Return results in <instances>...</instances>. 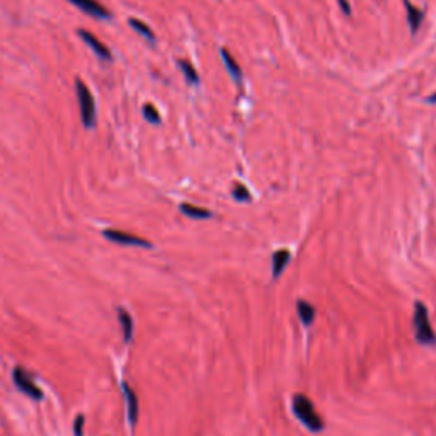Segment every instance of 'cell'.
Listing matches in <instances>:
<instances>
[{
  "mask_svg": "<svg viewBox=\"0 0 436 436\" xmlns=\"http://www.w3.org/2000/svg\"><path fill=\"white\" fill-rule=\"evenodd\" d=\"M179 67H181V70H183L184 77H186V80L189 82V84H198V82H200L196 68H194L193 65L188 62V60H179Z\"/></svg>",
  "mask_w": 436,
  "mask_h": 436,
  "instance_id": "obj_14",
  "label": "cell"
},
{
  "mask_svg": "<svg viewBox=\"0 0 436 436\" xmlns=\"http://www.w3.org/2000/svg\"><path fill=\"white\" fill-rule=\"evenodd\" d=\"M297 312H299L300 321L305 324V326H310V324L314 322L315 317V309L312 305L309 304V302L305 300H299V304H297Z\"/></svg>",
  "mask_w": 436,
  "mask_h": 436,
  "instance_id": "obj_11",
  "label": "cell"
},
{
  "mask_svg": "<svg viewBox=\"0 0 436 436\" xmlns=\"http://www.w3.org/2000/svg\"><path fill=\"white\" fill-rule=\"evenodd\" d=\"M292 405H293V413H295V416L299 418V420L304 422V426H307L310 431L317 433V431L324 430V420L319 416L317 411H315L312 400H310L307 395H304V394L293 395Z\"/></svg>",
  "mask_w": 436,
  "mask_h": 436,
  "instance_id": "obj_1",
  "label": "cell"
},
{
  "mask_svg": "<svg viewBox=\"0 0 436 436\" xmlns=\"http://www.w3.org/2000/svg\"><path fill=\"white\" fill-rule=\"evenodd\" d=\"M222 58H223V62H225V67H227V70L230 72V75L234 77L235 80H240V77H243V70H240L239 63L235 62L234 57L230 55V51H228L227 48H222Z\"/></svg>",
  "mask_w": 436,
  "mask_h": 436,
  "instance_id": "obj_12",
  "label": "cell"
},
{
  "mask_svg": "<svg viewBox=\"0 0 436 436\" xmlns=\"http://www.w3.org/2000/svg\"><path fill=\"white\" fill-rule=\"evenodd\" d=\"M338 2H339L341 9H343L344 14H349V12H351V9H349V2H346V0H338Z\"/></svg>",
  "mask_w": 436,
  "mask_h": 436,
  "instance_id": "obj_20",
  "label": "cell"
},
{
  "mask_svg": "<svg viewBox=\"0 0 436 436\" xmlns=\"http://www.w3.org/2000/svg\"><path fill=\"white\" fill-rule=\"evenodd\" d=\"M428 101H430V102H435V105H436V94H435V96H431V97L428 99Z\"/></svg>",
  "mask_w": 436,
  "mask_h": 436,
  "instance_id": "obj_21",
  "label": "cell"
},
{
  "mask_svg": "<svg viewBox=\"0 0 436 436\" xmlns=\"http://www.w3.org/2000/svg\"><path fill=\"white\" fill-rule=\"evenodd\" d=\"M144 115H145L147 122H150V123H159V122H161V116H159V111L155 110V106H152V105H145L144 106Z\"/></svg>",
  "mask_w": 436,
  "mask_h": 436,
  "instance_id": "obj_18",
  "label": "cell"
},
{
  "mask_svg": "<svg viewBox=\"0 0 436 436\" xmlns=\"http://www.w3.org/2000/svg\"><path fill=\"white\" fill-rule=\"evenodd\" d=\"M404 6H405V12H408V23L409 28H411V33L416 34L418 29H420L421 21H422V11H420L416 6H413L409 0H404Z\"/></svg>",
  "mask_w": 436,
  "mask_h": 436,
  "instance_id": "obj_9",
  "label": "cell"
},
{
  "mask_svg": "<svg viewBox=\"0 0 436 436\" xmlns=\"http://www.w3.org/2000/svg\"><path fill=\"white\" fill-rule=\"evenodd\" d=\"M77 97H79L82 123L85 128H92L96 124V102L87 85L80 79H77Z\"/></svg>",
  "mask_w": 436,
  "mask_h": 436,
  "instance_id": "obj_3",
  "label": "cell"
},
{
  "mask_svg": "<svg viewBox=\"0 0 436 436\" xmlns=\"http://www.w3.org/2000/svg\"><path fill=\"white\" fill-rule=\"evenodd\" d=\"M14 382H16V386L24 392V394L33 397V399H43V392L36 386H34L33 380L29 378L21 368H17L14 372Z\"/></svg>",
  "mask_w": 436,
  "mask_h": 436,
  "instance_id": "obj_5",
  "label": "cell"
},
{
  "mask_svg": "<svg viewBox=\"0 0 436 436\" xmlns=\"http://www.w3.org/2000/svg\"><path fill=\"white\" fill-rule=\"evenodd\" d=\"M70 2L75 4L80 11L87 12V14L94 17H101V19H107V17H110V12H107L101 4L96 2V0H70Z\"/></svg>",
  "mask_w": 436,
  "mask_h": 436,
  "instance_id": "obj_6",
  "label": "cell"
},
{
  "mask_svg": "<svg viewBox=\"0 0 436 436\" xmlns=\"http://www.w3.org/2000/svg\"><path fill=\"white\" fill-rule=\"evenodd\" d=\"M292 254L288 249H280L273 254V278H280V275L283 273L285 266L290 261Z\"/></svg>",
  "mask_w": 436,
  "mask_h": 436,
  "instance_id": "obj_10",
  "label": "cell"
},
{
  "mask_svg": "<svg viewBox=\"0 0 436 436\" xmlns=\"http://www.w3.org/2000/svg\"><path fill=\"white\" fill-rule=\"evenodd\" d=\"M123 392H124V399H127L129 425L135 426L138 421V399H137L135 392H133L132 388L127 386V383H123Z\"/></svg>",
  "mask_w": 436,
  "mask_h": 436,
  "instance_id": "obj_8",
  "label": "cell"
},
{
  "mask_svg": "<svg viewBox=\"0 0 436 436\" xmlns=\"http://www.w3.org/2000/svg\"><path fill=\"white\" fill-rule=\"evenodd\" d=\"M79 34H80V38H82V40H84L85 43H87V45L90 46V48H92L94 51H96V55H99V57H101V58H105V60H110V58H111V51L107 50L105 43H102V41H99L97 38L94 36V34H90L89 31H84V29H80Z\"/></svg>",
  "mask_w": 436,
  "mask_h": 436,
  "instance_id": "obj_7",
  "label": "cell"
},
{
  "mask_svg": "<svg viewBox=\"0 0 436 436\" xmlns=\"http://www.w3.org/2000/svg\"><path fill=\"white\" fill-rule=\"evenodd\" d=\"M105 237L107 240H113V243L124 244V245H142V248H150L149 240L142 239V237L127 234V232L119 230H105Z\"/></svg>",
  "mask_w": 436,
  "mask_h": 436,
  "instance_id": "obj_4",
  "label": "cell"
},
{
  "mask_svg": "<svg viewBox=\"0 0 436 436\" xmlns=\"http://www.w3.org/2000/svg\"><path fill=\"white\" fill-rule=\"evenodd\" d=\"M414 334L421 344H435L436 336L430 322V314L422 302L414 304Z\"/></svg>",
  "mask_w": 436,
  "mask_h": 436,
  "instance_id": "obj_2",
  "label": "cell"
},
{
  "mask_svg": "<svg viewBox=\"0 0 436 436\" xmlns=\"http://www.w3.org/2000/svg\"><path fill=\"white\" fill-rule=\"evenodd\" d=\"M129 26H132L133 29H137V31L140 33L142 36L149 38V40H154V33H152V29H150L149 26H147V24L142 23V21H138V19H135V17H132V19H129Z\"/></svg>",
  "mask_w": 436,
  "mask_h": 436,
  "instance_id": "obj_16",
  "label": "cell"
},
{
  "mask_svg": "<svg viewBox=\"0 0 436 436\" xmlns=\"http://www.w3.org/2000/svg\"><path fill=\"white\" fill-rule=\"evenodd\" d=\"M232 196H234L237 201H249L250 200V193L248 191V188H245L244 184H239V183H237L234 189H232Z\"/></svg>",
  "mask_w": 436,
  "mask_h": 436,
  "instance_id": "obj_17",
  "label": "cell"
},
{
  "mask_svg": "<svg viewBox=\"0 0 436 436\" xmlns=\"http://www.w3.org/2000/svg\"><path fill=\"white\" fill-rule=\"evenodd\" d=\"M118 317H119V322H122V326H123L124 339L129 341V339H132V334H133L132 317H129V314L127 312V310H123V309L118 310Z\"/></svg>",
  "mask_w": 436,
  "mask_h": 436,
  "instance_id": "obj_15",
  "label": "cell"
},
{
  "mask_svg": "<svg viewBox=\"0 0 436 436\" xmlns=\"http://www.w3.org/2000/svg\"><path fill=\"white\" fill-rule=\"evenodd\" d=\"M82 431H84V416H79L75 421V435L82 436Z\"/></svg>",
  "mask_w": 436,
  "mask_h": 436,
  "instance_id": "obj_19",
  "label": "cell"
},
{
  "mask_svg": "<svg viewBox=\"0 0 436 436\" xmlns=\"http://www.w3.org/2000/svg\"><path fill=\"white\" fill-rule=\"evenodd\" d=\"M181 211H183L184 215L189 218H210L211 217V211L206 208H200V206H194L189 205V203H184V205H181Z\"/></svg>",
  "mask_w": 436,
  "mask_h": 436,
  "instance_id": "obj_13",
  "label": "cell"
}]
</instances>
